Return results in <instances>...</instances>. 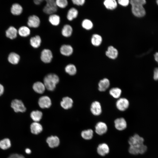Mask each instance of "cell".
Segmentation results:
<instances>
[{"instance_id":"1","label":"cell","mask_w":158,"mask_h":158,"mask_svg":"<svg viewBox=\"0 0 158 158\" xmlns=\"http://www.w3.org/2000/svg\"><path fill=\"white\" fill-rule=\"evenodd\" d=\"M143 138L138 134H135L130 137L128 140L130 146L135 148L138 151L139 154H144L147 151V147L143 143Z\"/></svg>"},{"instance_id":"2","label":"cell","mask_w":158,"mask_h":158,"mask_svg":"<svg viewBox=\"0 0 158 158\" xmlns=\"http://www.w3.org/2000/svg\"><path fill=\"white\" fill-rule=\"evenodd\" d=\"M59 81V78L57 75L54 73H50L45 77L43 83L46 88L49 91H53Z\"/></svg>"},{"instance_id":"3","label":"cell","mask_w":158,"mask_h":158,"mask_svg":"<svg viewBox=\"0 0 158 158\" xmlns=\"http://www.w3.org/2000/svg\"><path fill=\"white\" fill-rule=\"evenodd\" d=\"M46 4L43 8V11L45 13L51 15L54 14L57 11V7L55 1L54 0H47Z\"/></svg>"},{"instance_id":"4","label":"cell","mask_w":158,"mask_h":158,"mask_svg":"<svg viewBox=\"0 0 158 158\" xmlns=\"http://www.w3.org/2000/svg\"><path fill=\"white\" fill-rule=\"evenodd\" d=\"M131 6L132 11L135 16L141 18L145 15L146 11L143 5L140 4H134Z\"/></svg>"},{"instance_id":"5","label":"cell","mask_w":158,"mask_h":158,"mask_svg":"<svg viewBox=\"0 0 158 158\" xmlns=\"http://www.w3.org/2000/svg\"><path fill=\"white\" fill-rule=\"evenodd\" d=\"M11 106L14 111L16 112H23L25 111L26 108L21 101L15 99L11 103Z\"/></svg>"},{"instance_id":"6","label":"cell","mask_w":158,"mask_h":158,"mask_svg":"<svg viewBox=\"0 0 158 158\" xmlns=\"http://www.w3.org/2000/svg\"><path fill=\"white\" fill-rule=\"evenodd\" d=\"M116 105L117 109L121 111L126 110L129 105V101L126 98H119L116 102Z\"/></svg>"},{"instance_id":"7","label":"cell","mask_w":158,"mask_h":158,"mask_svg":"<svg viewBox=\"0 0 158 158\" xmlns=\"http://www.w3.org/2000/svg\"><path fill=\"white\" fill-rule=\"evenodd\" d=\"M53 58L52 53L51 51L48 49H44L41 52L40 56L41 59L42 61L46 63L51 62Z\"/></svg>"},{"instance_id":"8","label":"cell","mask_w":158,"mask_h":158,"mask_svg":"<svg viewBox=\"0 0 158 158\" xmlns=\"http://www.w3.org/2000/svg\"><path fill=\"white\" fill-rule=\"evenodd\" d=\"M108 130V127L106 124L103 122L97 123L95 126V131L98 135H101L105 134Z\"/></svg>"},{"instance_id":"9","label":"cell","mask_w":158,"mask_h":158,"mask_svg":"<svg viewBox=\"0 0 158 158\" xmlns=\"http://www.w3.org/2000/svg\"><path fill=\"white\" fill-rule=\"evenodd\" d=\"M90 110L92 113L94 115L98 116L102 112V109L100 103L97 101H95L91 104Z\"/></svg>"},{"instance_id":"10","label":"cell","mask_w":158,"mask_h":158,"mask_svg":"<svg viewBox=\"0 0 158 158\" xmlns=\"http://www.w3.org/2000/svg\"><path fill=\"white\" fill-rule=\"evenodd\" d=\"M38 103L40 107L42 109L49 108L51 104L50 98L47 96L40 97L39 99Z\"/></svg>"},{"instance_id":"11","label":"cell","mask_w":158,"mask_h":158,"mask_svg":"<svg viewBox=\"0 0 158 158\" xmlns=\"http://www.w3.org/2000/svg\"><path fill=\"white\" fill-rule=\"evenodd\" d=\"M114 123L115 128L119 131L125 130L127 127V122L123 118H116L114 121Z\"/></svg>"},{"instance_id":"12","label":"cell","mask_w":158,"mask_h":158,"mask_svg":"<svg viewBox=\"0 0 158 158\" xmlns=\"http://www.w3.org/2000/svg\"><path fill=\"white\" fill-rule=\"evenodd\" d=\"M109 148L108 145L105 143H100L97 147V151L99 155L104 156L109 152Z\"/></svg>"},{"instance_id":"13","label":"cell","mask_w":158,"mask_h":158,"mask_svg":"<svg viewBox=\"0 0 158 158\" xmlns=\"http://www.w3.org/2000/svg\"><path fill=\"white\" fill-rule=\"evenodd\" d=\"M40 22V20L38 16L33 15L28 18L27 24L30 27L37 28L39 26Z\"/></svg>"},{"instance_id":"14","label":"cell","mask_w":158,"mask_h":158,"mask_svg":"<svg viewBox=\"0 0 158 158\" xmlns=\"http://www.w3.org/2000/svg\"><path fill=\"white\" fill-rule=\"evenodd\" d=\"M60 51L62 55L69 56L73 53V49L72 47L69 45L63 44L61 47Z\"/></svg>"},{"instance_id":"15","label":"cell","mask_w":158,"mask_h":158,"mask_svg":"<svg viewBox=\"0 0 158 158\" xmlns=\"http://www.w3.org/2000/svg\"><path fill=\"white\" fill-rule=\"evenodd\" d=\"M46 141L51 148H54L58 146L60 143L59 138L56 136H51L48 137Z\"/></svg>"},{"instance_id":"16","label":"cell","mask_w":158,"mask_h":158,"mask_svg":"<svg viewBox=\"0 0 158 158\" xmlns=\"http://www.w3.org/2000/svg\"><path fill=\"white\" fill-rule=\"evenodd\" d=\"M110 82L107 78H104L100 80L98 85V90L101 92L106 91L109 87Z\"/></svg>"},{"instance_id":"17","label":"cell","mask_w":158,"mask_h":158,"mask_svg":"<svg viewBox=\"0 0 158 158\" xmlns=\"http://www.w3.org/2000/svg\"><path fill=\"white\" fill-rule=\"evenodd\" d=\"M73 101L71 98L66 97L63 98L61 102V107L64 109H67L71 108L73 106Z\"/></svg>"},{"instance_id":"18","label":"cell","mask_w":158,"mask_h":158,"mask_svg":"<svg viewBox=\"0 0 158 158\" xmlns=\"http://www.w3.org/2000/svg\"><path fill=\"white\" fill-rule=\"evenodd\" d=\"M30 128L31 133L37 135L40 133L42 130L43 128L40 124L37 122L32 123L30 125Z\"/></svg>"},{"instance_id":"19","label":"cell","mask_w":158,"mask_h":158,"mask_svg":"<svg viewBox=\"0 0 158 158\" xmlns=\"http://www.w3.org/2000/svg\"><path fill=\"white\" fill-rule=\"evenodd\" d=\"M106 56L109 58L115 59L118 56V51L115 48L112 46H109L106 52Z\"/></svg>"},{"instance_id":"20","label":"cell","mask_w":158,"mask_h":158,"mask_svg":"<svg viewBox=\"0 0 158 158\" xmlns=\"http://www.w3.org/2000/svg\"><path fill=\"white\" fill-rule=\"evenodd\" d=\"M34 90L39 94H42L45 91L46 87L44 84L41 82H37L33 85Z\"/></svg>"},{"instance_id":"21","label":"cell","mask_w":158,"mask_h":158,"mask_svg":"<svg viewBox=\"0 0 158 158\" xmlns=\"http://www.w3.org/2000/svg\"><path fill=\"white\" fill-rule=\"evenodd\" d=\"M41 39L38 35L32 37L30 40V43L31 46L34 48H37L40 45Z\"/></svg>"},{"instance_id":"22","label":"cell","mask_w":158,"mask_h":158,"mask_svg":"<svg viewBox=\"0 0 158 158\" xmlns=\"http://www.w3.org/2000/svg\"><path fill=\"white\" fill-rule=\"evenodd\" d=\"M17 31L16 29L13 26L10 27L6 31V37L11 39H13L17 37Z\"/></svg>"},{"instance_id":"23","label":"cell","mask_w":158,"mask_h":158,"mask_svg":"<svg viewBox=\"0 0 158 158\" xmlns=\"http://www.w3.org/2000/svg\"><path fill=\"white\" fill-rule=\"evenodd\" d=\"M73 32V28L70 25L66 24L65 25L62 29L61 33L62 35L66 37H70Z\"/></svg>"},{"instance_id":"24","label":"cell","mask_w":158,"mask_h":158,"mask_svg":"<svg viewBox=\"0 0 158 158\" xmlns=\"http://www.w3.org/2000/svg\"><path fill=\"white\" fill-rule=\"evenodd\" d=\"M78 11L77 10L74 8H72L68 11L67 18L69 21H72L76 18L78 16Z\"/></svg>"},{"instance_id":"25","label":"cell","mask_w":158,"mask_h":158,"mask_svg":"<svg viewBox=\"0 0 158 158\" xmlns=\"http://www.w3.org/2000/svg\"><path fill=\"white\" fill-rule=\"evenodd\" d=\"M49 21L51 25L56 26L60 23V18L59 15L54 14L50 15L49 18Z\"/></svg>"},{"instance_id":"26","label":"cell","mask_w":158,"mask_h":158,"mask_svg":"<svg viewBox=\"0 0 158 158\" xmlns=\"http://www.w3.org/2000/svg\"><path fill=\"white\" fill-rule=\"evenodd\" d=\"M20 57L17 54L12 52L9 55L8 57V60L11 63L13 64H17L20 60Z\"/></svg>"},{"instance_id":"27","label":"cell","mask_w":158,"mask_h":158,"mask_svg":"<svg viewBox=\"0 0 158 158\" xmlns=\"http://www.w3.org/2000/svg\"><path fill=\"white\" fill-rule=\"evenodd\" d=\"M30 117L35 122L40 121L41 119L42 116V112L39 110L33 111L30 114Z\"/></svg>"},{"instance_id":"28","label":"cell","mask_w":158,"mask_h":158,"mask_svg":"<svg viewBox=\"0 0 158 158\" xmlns=\"http://www.w3.org/2000/svg\"><path fill=\"white\" fill-rule=\"evenodd\" d=\"M122 93V90L119 88L115 87L112 88L110 90L109 93L113 97L116 99L119 98Z\"/></svg>"},{"instance_id":"29","label":"cell","mask_w":158,"mask_h":158,"mask_svg":"<svg viewBox=\"0 0 158 158\" xmlns=\"http://www.w3.org/2000/svg\"><path fill=\"white\" fill-rule=\"evenodd\" d=\"M81 136L85 140H91L93 136V130L90 129L84 130L81 132Z\"/></svg>"},{"instance_id":"30","label":"cell","mask_w":158,"mask_h":158,"mask_svg":"<svg viewBox=\"0 0 158 158\" xmlns=\"http://www.w3.org/2000/svg\"><path fill=\"white\" fill-rule=\"evenodd\" d=\"M23 8L19 4H15L13 5L11 8V12L12 14L15 15L20 14L22 12Z\"/></svg>"},{"instance_id":"31","label":"cell","mask_w":158,"mask_h":158,"mask_svg":"<svg viewBox=\"0 0 158 158\" xmlns=\"http://www.w3.org/2000/svg\"><path fill=\"white\" fill-rule=\"evenodd\" d=\"M11 146V142L8 138H4L0 141V148L2 150H7Z\"/></svg>"},{"instance_id":"32","label":"cell","mask_w":158,"mask_h":158,"mask_svg":"<svg viewBox=\"0 0 158 158\" xmlns=\"http://www.w3.org/2000/svg\"><path fill=\"white\" fill-rule=\"evenodd\" d=\"M105 7L108 9L112 10L116 8L117 4L115 0H106L104 2Z\"/></svg>"},{"instance_id":"33","label":"cell","mask_w":158,"mask_h":158,"mask_svg":"<svg viewBox=\"0 0 158 158\" xmlns=\"http://www.w3.org/2000/svg\"><path fill=\"white\" fill-rule=\"evenodd\" d=\"M18 32L20 36L26 37L30 34V29L28 27L25 26H23L19 28Z\"/></svg>"},{"instance_id":"34","label":"cell","mask_w":158,"mask_h":158,"mask_svg":"<svg viewBox=\"0 0 158 158\" xmlns=\"http://www.w3.org/2000/svg\"><path fill=\"white\" fill-rule=\"evenodd\" d=\"M102 40L101 37L98 34H94L91 39V42L94 46H97L101 44Z\"/></svg>"},{"instance_id":"35","label":"cell","mask_w":158,"mask_h":158,"mask_svg":"<svg viewBox=\"0 0 158 158\" xmlns=\"http://www.w3.org/2000/svg\"><path fill=\"white\" fill-rule=\"evenodd\" d=\"M65 71L66 73L70 75H74L77 72L76 67L73 64H70L67 65L65 68Z\"/></svg>"},{"instance_id":"36","label":"cell","mask_w":158,"mask_h":158,"mask_svg":"<svg viewBox=\"0 0 158 158\" xmlns=\"http://www.w3.org/2000/svg\"><path fill=\"white\" fill-rule=\"evenodd\" d=\"M82 25L84 28L87 30H89L92 28L93 24L90 20L85 19L83 21Z\"/></svg>"},{"instance_id":"37","label":"cell","mask_w":158,"mask_h":158,"mask_svg":"<svg viewBox=\"0 0 158 158\" xmlns=\"http://www.w3.org/2000/svg\"><path fill=\"white\" fill-rule=\"evenodd\" d=\"M55 2L57 7L61 8H65L68 5V1L67 0H56Z\"/></svg>"},{"instance_id":"38","label":"cell","mask_w":158,"mask_h":158,"mask_svg":"<svg viewBox=\"0 0 158 158\" xmlns=\"http://www.w3.org/2000/svg\"><path fill=\"white\" fill-rule=\"evenodd\" d=\"M130 3L131 5L134 4H140L143 6L146 3L145 0H131Z\"/></svg>"},{"instance_id":"39","label":"cell","mask_w":158,"mask_h":158,"mask_svg":"<svg viewBox=\"0 0 158 158\" xmlns=\"http://www.w3.org/2000/svg\"><path fill=\"white\" fill-rule=\"evenodd\" d=\"M72 1L73 4L77 6H82L85 2V0H73Z\"/></svg>"},{"instance_id":"40","label":"cell","mask_w":158,"mask_h":158,"mask_svg":"<svg viewBox=\"0 0 158 158\" xmlns=\"http://www.w3.org/2000/svg\"><path fill=\"white\" fill-rule=\"evenodd\" d=\"M8 158H25V157L21 154L14 153L10 155Z\"/></svg>"},{"instance_id":"41","label":"cell","mask_w":158,"mask_h":158,"mask_svg":"<svg viewBox=\"0 0 158 158\" xmlns=\"http://www.w3.org/2000/svg\"><path fill=\"white\" fill-rule=\"evenodd\" d=\"M118 2L123 6H126L128 4L129 1L128 0H119Z\"/></svg>"},{"instance_id":"42","label":"cell","mask_w":158,"mask_h":158,"mask_svg":"<svg viewBox=\"0 0 158 158\" xmlns=\"http://www.w3.org/2000/svg\"><path fill=\"white\" fill-rule=\"evenodd\" d=\"M154 79L156 80H158V67L154 68L153 71Z\"/></svg>"},{"instance_id":"43","label":"cell","mask_w":158,"mask_h":158,"mask_svg":"<svg viewBox=\"0 0 158 158\" xmlns=\"http://www.w3.org/2000/svg\"><path fill=\"white\" fill-rule=\"evenodd\" d=\"M4 92V87L2 85L0 84V96H1L3 94Z\"/></svg>"},{"instance_id":"44","label":"cell","mask_w":158,"mask_h":158,"mask_svg":"<svg viewBox=\"0 0 158 158\" xmlns=\"http://www.w3.org/2000/svg\"><path fill=\"white\" fill-rule=\"evenodd\" d=\"M154 57L155 61L158 64V52H156L154 54Z\"/></svg>"},{"instance_id":"45","label":"cell","mask_w":158,"mask_h":158,"mask_svg":"<svg viewBox=\"0 0 158 158\" xmlns=\"http://www.w3.org/2000/svg\"><path fill=\"white\" fill-rule=\"evenodd\" d=\"M43 1V0H35L34 1V2L36 4L39 5Z\"/></svg>"},{"instance_id":"46","label":"cell","mask_w":158,"mask_h":158,"mask_svg":"<svg viewBox=\"0 0 158 158\" xmlns=\"http://www.w3.org/2000/svg\"><path fill=\"white\" fill-rule=\"evenodd\" d=\"M25 152L27 154H30L31 152L30 149L27 148L25 150Z\"/></svg>"},{"instance_id":"47","label":"cell","mask_w":158,"mask_h":158,"mask_svg":"<svg viewBox=\"0 0 158 158\" xmlns=\"http://www.w3.org/2000/svg\"><path fill=\"white\" fill-rule=\"evenodd\" d=\"M156 3L157 5L158 6V0H157L156 1Z\"/></svg>"}]
</instances>
